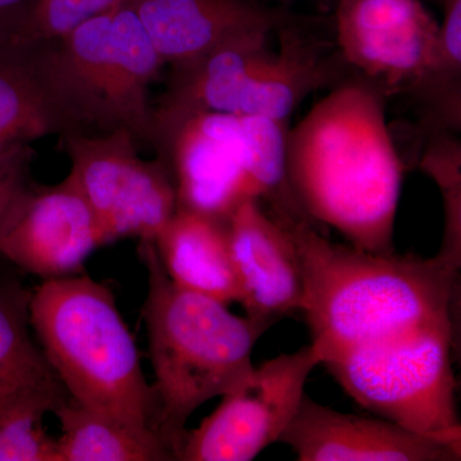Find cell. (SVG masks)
Wrapping results in <instances>:
<instances>
[{
	"label": "cell",
	"mask_w": 461,
	"mask_h": 461,
	"mask_svg": "<svg viewBox=\"0 0 461 461\" xmlns=\"http://www.w3.org/2000/svg\"><path fill=\"white\" fill-rule=\"evenodd\" d=\"M26 50H32L68 133L124 130L151 144L149 86L165 62L127 0L56 41Z\"/></svg>",
	"instance_id": "cell-5"
},
{
	"label": "cell",
	"mask_w": 461,
	"mask_h": 461,
	"mask_svg": "<svg viewBox=\"0 0 461 461\" xmlns=\"http://www.w3.org/2000/svg\"><path fill=\"white\" fill-rule=\"evenodd\" d=\"M123 2L126 0H32L0 45L26 50L50 44Z\"/></svg>",
	"instance_id": "cell-22"
},
{
	"label": "cell",
	"mask_w": 461,
	"mask_h": 461,
	"mask_svg": "<svg viewBox=\"0 0 461 461\" xmlns=\"http://www.w3.org/2000/svg\"><path fill=\"white\" fill-rule=\"evenodd\" d=\"M69 177L95 217L105 244L121 238L153 241L177 208L171 172L162 158L145 160L129 131L67 133Z\"/></svg>",
	"instance_id": "cell-9"
},
{
	"label": "cell",
	"mask_w": 461,
	"mask_h": 461,
	"mask_svg": "<svg viewBox=\"0 0 461 461\" xmlns=\"http://www.w3.org/2000/svg\"><path fill=\"white\" fill-rule=\"evenodd\" d=\"M54 133L66 135L68 124L42 81L32 50L0 45V157Z\"/></svg>",
	"instance_id": "cell-17"
},
{
	"label": "cell",
	"mask_w": 461,
	"mask_h": 461,
	"mask_svg": "<svg viewBox=\"0 0 461 461\" xmlns=\"http://www.w3.org/2000/svg\"><path fill=\"white\" fill-rule=\"evenodd\" d=\"M32 149L0 157V236L33 184L29 180Z\"/></svg>",
	"instance_id": "cell-24"
},
{
	"label": "cell",
	"mask_w": 461,
	"mask_h": 461,
	"mask_svg": "<svg viewBox=\"0 0 461 461\" xmlns=\"http://www.w3.org/2000/svg\"><path fill=\"white\" fill-rule=\"evenodd\" d=\"M384 93L357 75L287 131L286 187L309 221L351 247L391 254L403 162L384 113Z\"/></svg>",
	"instance_id": "cell-1"
},
{
	"label": "cell",
	"mask_w": 461,
	"mask_h": 461,
	"mask_svg": "<svg viewBox=\"0 0 461 461\" xmlns=\"http://www.w3.org/2000/svg\"><path fill=\"white\" fill-rule=\"evenodd\" d=\"M163 62L186 65L257 32H275L284 14L253 0H127Z\"/></svg>",
	"instance_id": "cell-15"
},
{
	"label": "cell",
	"mask_w": 461,
	"mask_h": 461,
	"mask_svg": "<svg viewBox=\"0 0 461 461\" xmlns=\"http://www.w3.org/2000/svg\"><path fill=\"white\" fill-rule=\"evenodd\" d=\"M32 0H0V41L7 36Z\"/></svg>",
	"instance_id": "cell-25"
},
{
	"label": "cell",
	"mask_w": 461,
	"mask_h": 461,
	"mask_svg": "<svg viewBox=\"0 0 461 461\" xmlns=\"http://www.w3.org/2000/svg\"><path fill=\"white\" fill-rule=\"evenodd\" d=\"M102 230L74 180L33 186L0 236V258L47 280L80 275L104 245Z\"/></svg>",
	"instance_id": "cell-12"
},
{
	"label": "cell",
	"mask_w": 461,
	"mask_h": 461,
	"mask_svg": "<svg viewBox=\"0 0 461 461\" xmlns=\"http://www.w3.org/2000/svg\"><path fill=\"white\" fill-rule=\"evenodd\" d=\"M321 364L320 353L309 344L254 366L198 429L187 430L178 460L256 459L280 442L302 405L309 375Z\"/></svg>",
	"instance_id": "cell-10"
},
{
	"label": "cell",
	"mask_w": 461,
	"mask_h": 461,
	"mask_svg": "<svg viewBox=\"0 0 461 461\" xmlns=\"http://www.w3.org/2000/svg\"><path fill=\"white\" fill-rule=\"evenodd\" d=\"M441 189L445 202V238L438 256L461 266L460 145L453 139L436 140L420 163Z\"/></svg>",
	"instance_id": "cell-23"
},
{
	"label": "cell",
	"mask_w": 461,
	"mask_h": 461,
	"mask_svg": "<svg viewBox=\"0 0 461 461\" xmlns=\"http://www.w3.org/2000/svg\"><path fill=\"white\" fill-rule=\"evenodd\" d=\"M280 442L299 461L461 459V439L424 436L379 417L335 411L306 393Z\"/></svg>",
	"instance_id": "cell-13"
},
{
	"label": "cell",
	"mask_w": 461,
	"mask_h": 461,
	"mask_svg": "<svg viewBox=\"0 0 461 461\" xmlns=\"http://www.w3.org/2000/svg\"><path fill=\"white\" fill-rule=\"evenodd\" d=\"M7 387H9L8 384H5V382L0 381V393H2V391Z\"/></svg>",
	"instance_id": "cell-26"
},
{
	"label": "cell",
	"mask_w": 461,
	"mask_h": 461,
	"mask_svg": "<svg viewBox=\"0 0 461 461\" xmlns=\"http://www.w3.org/2000/svg\"><path fill=\"white\" fill-rule=\"evenodd\" d=\"M59 379L48 384H18L0 393V461H59L57 438L42 426L67 399Z\"/></svg>",
	"instance_id": "cell-19"
},
{
	"label": "cell",
	"mask_w": 461,
	"mask_h": 461,
	"mask_svg": "<svg viewBox=\"0 0 461 461\" xmlns=\"http://www.w3.org/2000/svg\"><path fill=\"white\" fill-rule=\"evenodd\" d=\"M277 32L276 50H269L272 32H257L173 67L168 91L154 111L263 115L287 122L306 96L350 76L336 44L332 50L291 23Z\"/></svg>",
	"instance_id": "cell-7"
},
{
	"label": "cell",
	"mask_w": 461,
	"mask_h": 461,
	"mask_svg": "<svg viewBox=\"0 0 461 461\" xmlns=\"http://www.w3.org/2000/svg\"><path fill=\"white\" fill-rule=\"evenodd\" d=\"M230 256L247 317L267 329L302 312L304 278L293 236L260 200L241 203L227 220Z\"/></svg>",
	"instance_id": "cell-14"
},
{
	"label": "cell",
	"mask_w": 461,
	"mask_h": 461,
	"mask_svg": "<svg viewBox=\"0 0 461 461\" xmlns=\"http://www.w3.org/2000/svg\"><path fill=\"white\" fill-rule=\"evenodd\" d=\"M451 326L351 348L321 366L364 409L397 426L461 439Z\"/></svg>",
	"instance_id": "cell-8"
},
{
	"label": "cell",
	"mask_w": 461,
	"mask_h": 461,
	"mask_svg": "<svg viewBox=\"0 0 461 461\" xmlns=\"http://www.w3.org/2000/svg\"><path fill=\"white\" fill-rule=\"evenodd\" d=\"M30 321L72 400L153 429V388L108 287L85 275L44 281L32 293Z\"/></svg>",
	"instance_id": "cell-4"
},
{
	"label": "cell",
	"mask_w": 461,
	"mask_h": 461,
	"mask_svg": "<svg viewBox=\"0 0 461 461\" xmlns=\"http://www.w3.org/2000/svg\"><path fill=\"white\" fill-rule=\"evenodd\" d=\"M140 254L148 268L142 313L156 375L153 429L178 460L191 415L248 377L254 346L268 329L230 313L218 300L177 286L153 241H141Z\"/></svg>",
	"instance_id": "cell-3"
},
{
	"label": "cell",
	"mask_w": 461,
	"mask_h": 461,
	"mask_svg": "<svg viewBox=\"0 0 461 461\" xmlns=\"http://www.w3.org/2000/svg\"><path fill=\"white\" fill-rule=\"evenodd\" d=\"M461 0H448L435 56L411 91L429 100L446 129L460 124Z\"/></svg>",
	"instance_id": "cell-21"
},
{
	"label": "cell",
	"mask_w": 461,
	"mask_h": 461,
	"mask_svg": "<svg viewBox=\"0 0 461 461\" xmlns=\"http://www.w3.org/2000/svg\"><path fill=\"white\" fill-rule=\"evenodd\" d=\"M271 214L295 242L304 278L302 312L321 363L417 330L455 329L460 268L438 254L421 259L372 253L335 244L299 212Z\"/></svg>",
	"instance_id": "cell-2"
},
{
	"label": "cell",
	"mask_w": 461,
	"mask_h": 461,
	"mask_svg": "<svg viewBox=\"0 0 461 461\" xmlns=\"http://www.w3.org/2000/svg\"><path fill=\"white\" fill-rule=\"evenodd\" d=\"M439 26L418 0H339L336 48L351 74L384 91L411 90L435 56Z\"/></svg>",
	"instance_id": "cell-11"
},
{
	"label": "cell",
	"mask_w": 461,
	"mask_h": 461,
	"mask_svg": "<svg viewBox=\"0 0 461 461\" xmlns=\"http://www.w3.org/2000/svg\"><path fill=\"white\" fill-rule=\"evenodd\" d=\"M54 414L62 435L59 461H171L173 454L153 429L86 408L67 397Z\"/></svg>",
	"instance_id": "cell-18"
},
{
	"label": "cell",
	"mask_w": 461,
	"mask_h": 461,
	"mask_svg": "<svg viewBox=\"0 0 461 461\" xmlns=\"http://www.w3.org/2000/svg\"><path fill=\"white\" fill-rule=\"evenodd\" d=\"M32 296L23 282L0 269V381L8 386L58 379L44 353L33 344Z\"/></svg>",
	"instance_id": "cell-20"
},
{
	"label": "cell",
	"mask_w": 461,
	"mask_h": 461,
	"mask_svg": "<svg viewBox=\"0 0 461 461\" xmlns=\"http://www.w3.org/2000/svg\"><path fill=\"white\" fill-rule=\"evenodd\" d=\"M154 247L177 286L226 305L239 303L238 276L224 221L176 208L154 240Z\"/></svg>",
	"instance_id": "cell-16"
},
{
	"label": "cell",
	"mask_w": 461,
	"mask_h": 461,
	"mask_svg": "<svg viewBox=\"0 0 461 461\" xmlns=\"http://www.w3.org/2000/svg\"><path fill=\"white\" fill-rule=\"evenodd\" d=\"M286 123L263 115L153 109L151 145L171 172L177 208L227 222L247 200L291 199Z\"/></svg>",
	"instance_id": "cell-6"
}]
</instances>
